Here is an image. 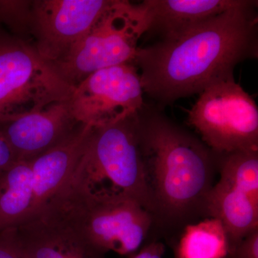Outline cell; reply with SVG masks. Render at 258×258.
Returning a JSON list of instances; mask_svg holds the SVG:
<instances>
[{"label":"cell","instance_id":"cell-1","mask_svg":"<svg viewBox=\"0 0 258 258\" xmlns=\"http://www.w3.org/2000/svg\"><path fill=\"white\" fill-rule=\"evenodd\" d=\"M257 7L244 0L176 36L139 47L134 64L144 93L166 106L234 79L237 64L257 57Z\"/></svg>","mask_w":258,"mask_h":258},{"label":"cell","instance_id":"cell-2","mask_svg":"<svg viewBox=\"0 0 258 258\" xmlns=\"http://www.w3.org/2000/svg\"><path fill=\"white\" fill-rule=\"evenodd\" d=\"M139 142L156 225H187L206 216L218 159L205 143L160 112L139 113Z\"/></svg>","mask_w":258,"mask_h":258},{"label":"cell","instance_id":"cell-3","mask_svg":"<svg viewBox=\"0 0 258 258\" xmlns=\"http://www.w3.org/2000/svg\"><path fill=\"white\" fill-rule=\"evenodd\" d=\"M139 113L93 127L75 172L91 191L123 195L153 215L139 142Z\"/></svg>","mask_w":258,"mask_h":258},{"label":"cell","instance_id":"cell-4","mask_svg":"<svg viewBox=\"0 0 258 258\" xmlns=\"http://www.w3.org/2000/svg\"><path fill=\"white\" fill-rule=\"evenodd\" d=\"M57 193L88 238L105 253L134 255L146 244L156 224L152 214L135 200L94 192L74 171Z\"/></svg>","mask_w":258,"mask_h":258},{"label":"cell","instance_id":"cell-5","mask_svg":"<svg viewBox=\"0 0 258 258\" xmlns=\"http://www.w3.org/2000/svg\"><path fill=\"white\" fill-rule=\"evenodd\" d=\"M144 35L139 4L115 0L69 53L51 64L64 81L74 87L100 70L134 63L139 40Z\"/></svg>","mask_w":258,"mask_h":258},{"label":"cell","instance_id":"cell-6","mask_svg":"<svg viewBox=\"0 0 258 258\" xmlns=\"http://www.w3.org/2000/svg\"><path fill=\"white\" fill-rule=\"evenodd\" d=\"M73 88L31 42L0 30V119L67 101Z\"/></svg>","mask_w":258,"mask_h":258},{"label":"cell","instance_id":"cell-7","mask_svg":"<svg viewBox=\"0 0 258 258\" xmlns=\"http://www.w3.org/2000/svg\"><path fill=\"white\" fill-rule=\"evenodd\" d=\"M188 111V123L217 156L258 149V108L235 79L212 83Z\"/></svg>","mask_w":258,"mask_h":258},{"label":"cell","instance_id":"cell-8","mask_svg":"<svg viewBox=\"0 0 258 258\" xmlns=\"http://www.w3.org/2000/svg\"><path fill=\"white\" fill-rule=\"evenodd\" d=\"M220 179L212 186L205 215L225 227L230 252L258 228V149L217 156Z\"/></svg>","mask_w":258,"mask_h":258},{"label":"cell","instance_id":"cell-9","mask_svg":"<svg viewBox=\"0 0 258 258\" xmlns=\"http://www.w3.org/2000/svg\"><path fill=\"white\" fill-rule=\"evenodd\" d=\"M24 258H105L59 195L13 228L1 232Z\"/></svg>","mask_w":258,"mask_h":258},{"label":"cell","instance_id":"cell-10","mask_svg":"<svg viewBox=\"0 0 258 258\" xmlns=\"http://www.w3.org/2000/svg\"><path fill=\"white\" fill-rule=\"evenodd\" d=\"M144 93L135 64H119L96 71L74 86L70 108L78 123L101 126L142 111Z\"/></svg>","mask_w":258,"mask_h":258},{"label":"cell","instance_id":"cell-11","mask_svg":"<svg viewBox=\"0 0 258 258\" xmlns=\"http://www.w3.org/2000/svg\"><path fill=\"white\" fill-rule=\"evenodd\" d=\"M115 0H33L30 37L44 60H60Z\"/></svg>","mask_w":258,"mask_h":258},{"label":"cell","instance_id":"cell-12","mask_svg":"<svg viewBox=\"0 0 258 258\" xmlns=\"http://www.w3.org/2000/svg\"><path fill=\"white\" fill-rule=\"evenodd\" d=\"M69 100L40 111L8 115L0 119V133L18 161H31L70 137L81 123L75 119Z\"/></svg>","mask_w":258,"mask_h":258},{"label":"cell","instance_id":"cell-13","mask_svg":"<svg viewBox=\"0 0 258 258\" xmlns=\"http://www.w3.org/2000/svg\"><path fill=\"white\" fill-rule=\"evenodd\" d=\"M244 0H144L139 3L144 36L154 41L176 36L209 19L243 4ZM143 36V37H144Z\"/></svg>","mask_w":258,"mask_h":258},{"label":"cell","instance_id":"cell-14","mask_svg":"<svg viewBox=\"0 0 258 258\" xmlns=\"http://www.w3.org/2000/svg\"><path fill=\"white\" fill-rule=\"evenodd\" d=\"M92 128L80 124L67 139L31 160L33 200L26 220L41 210L67 182L82 156Z\"/></svg>","mask_w":258,"mask_h":258},{"label":"cell","instance_id":"cell-15","mask_svg":"<svg viewBox=\"0 0 258 258\" xmlns=\"http://www.w3.org/2000/svg\"><path fill=\"white\" fill-rule=\"evenodd\" d=\"M32 200L31 161H18L0 172V233L26 220Z\"/></svg>","mask_w":258,"mask_h":258},{"label":"cell","instance_id":"cell-16","mask_svg":"<svg viewBox=\"0 0 258 258\" xmlns=\"http://www.w3.org/2000/svg\"><path fill=\"white\" fill-rule=\"evenodd\" d=\"M174 250L176 258H227L230 242L222 222L207 218L185 226Z\"/></svg>","mask_w":258,"mask_h":258},{"label":"cell","instance_id":"cell-17","mask_svg":"<svg viewBox=\"0 0 258 258\" xmlns=\"http://www.w3.org/2000/svg\"><path fill=\"white\" fill-rule=\"evenodd\" d=\"M32 1L0 0V24H3L14 36L27 40L30 36Z\"/></svg>","mask_w":258,"mask_h":258},{"label":"cell","instance_id":"cell-18","mask_svg":"<svg viewBox=\"0 0 258 258\" xmlns=\"http://www.w3.org/2000/svg\"><path fill=\"white\" fill-rule=\"evenodd\" d=\"M227 258H258V228L244 237Z\"/></svg>","mask_w":258,"mask_h":258},{"label":"cell","instance_id":"cell-19","mask_svg":"<svg viewBox=\"0 0 258 258\" xmlns=\"http://www.w3.org/2000/svg\"><path fill=\"white\" fill-rule=\"evenodd\" d=\"M165 246L159 241H150L144 244L137 253L130 258H163Z\"/></svg>","mask_w":258,"mask_h":258},{"label":"cell","instance_id":"cell-20","mask_svg":"<svg viewBox=\"0 0 258 258\" xmlns=\"http://www.w3.org/2000/svg\"><path fill=\"white\" fill-rule=\"evenodd\" d=\"M17 161L13 149L0 133V172L9 169Z\"/></svg>","mask_w":258,"mask_h":258},{"label":"cell","instance_id":"cell-21","mask_svg":"<svg viewBox=\"0 0 258 258\" xmlns=\"http://www.w3.org/2000/svg\"><path fill=\"white\" fill-rule=\"evenodd\" d=\"M0 258H24L2 233H0Z\"/></svg>","mask_w":258,"mask_h":258},{"label":"cell","instance_id":"cell-22","mask_svg":"<svg viewBox=\"0 0 258 258\" xmlns=\"http://www.w3.org/2000/svg\"><path fill=\"white\" fill-rule=\"evenodd\" d=\"M174 258H176V257H174Z\"/></svg>","mask_w":258,"mask_h":258}]
</instances>
